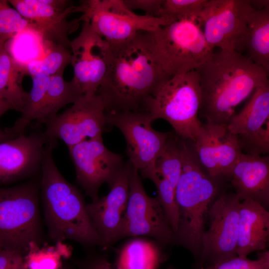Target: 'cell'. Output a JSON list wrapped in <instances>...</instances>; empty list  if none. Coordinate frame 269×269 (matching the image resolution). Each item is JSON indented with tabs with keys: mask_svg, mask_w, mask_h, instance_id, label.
I'll return each instance as SVG.
<instances>
[{
	"mask_svg": "<svg viewBox=\"0 0 269 269\" xmlns=\"http://www.w3.org/2000/svg\"><path fill=\"white\" fill-rule=\"evenodd\" d=\"M110 45L108 71L96 94L106 113L143 112L147 100L170 78L156 59L151 32Z\"/></svg>",
	"mask_w": 269,
	"mask_h": 269,
	"instance_id": "6da1fadb",
	"label": "cell"
},
{
	"mask_svg": "<svg viewBox=\"0 0 269 269\" xmlns=\"http://www.w3.org/2000/svg\"><path fill=\"white\" fill-rule=\"evenodd\" d=\"M195 70L201 92L199 114L212 124L227 125L236 107L258 87L269 82L264 69L236 51L214 52Z\"/></svg>",
	"mask_w": 269,
	"mask_h": 269,
	"instance_id": "7a4b0ae2",
	"label": "cell"
},
{
	"mask_svg": "<svg viewBox=\"0 0 269 269\" xmlns=\"http://www.w3.org/2000/svg\"><path fill=\"white\" fill-rule=\"evenodd\" d=\"M57 141L44 147L41 164L39 197L49 238L55 243L66 240L84 247L101 246L80 191L58 170L53 157Z\"/></svg>",
	"mask_w": 269,
	"mask_h": 269,
	"instance_id": "3957f363",
	"label": "cell"
},
{
	"mask_svg": "<svg viewBox=\"0 0 269 269\" xmlns=\"http://www.w3.org/2000/svg\"><path fill=\"white\" fill-rule=\"evenodd\" d=\"M181 152V172L175 189L179 221L173 241L194 255H201L206 217L218 194L219 187L216 179L210 176L201 164L191 145H183Z\"/></svg>",
	"mask_w": 269,
	"mask_h": 269,
	"instance_id": "277c9868",
	"label": "cell"
},
{
	"mask_svg": "<svg viewBox=\"0 0 269 269\" xmlns=\"http://www.w3.org/2000/svg\"><path fill=\"white\" fill-rule=\"evenodd\" d=\"M40 179V173L13 186H0V250L24 256L32 243H43Z\"/></svg>",
	"mask_w": 269,
	"mask_h": 269,
	"instance_id": "5b68a950",
	"label": "cell"
},
{
	"mask_svg": "<svg viewBox=\"0 0 269 269\" xmlns=\"http://www.w3.org/2000/svg\"><path fill=\"white\" fill-rule=\"evenodd\" d=\"M199 76L196 70L173 76L145 102L143 112L152 121L163 119L179 137L193 141L201 127Z\"/></svg>",
	"mask_w": 269,
	"mask_h": 269,
	"instance_id": "8992f818",
	"label": "cell"
},
{
	"mask_svg": "<svg viewBox=\"0 0 269 269\" xmlns=\"http://www.w3.org/2000/svg\"><path fill=\"white\" fill-rule=\"evenodd\" d=\"M151 34L156 59L170 78L195 70L214 53L196 19L175 20Z\"/></svg>",
	"mask_w": 269,
	"mask_h": 269,
	"instance_id": "52a82bcc",
	"label": "cell"
},
{
	"mask_svg": "<svg viewBox=\"0 0 269 269\" xmlns=\"http://www.w3.org/2000/svg\"><path fill=\"white\" fill-rule=\"evenodd\" d=\"M82 21L87 20L93 29L110 45L126 41L140 31L153 32L173 21L139 15L129 9L123 0H83L75 6Z\"/></svg>",
	"mask_w": 269,
	"mask_h": 269,
	"instance_id": "ba28073f",
	"label": "cell"
},
{
	"mask_svg": "<svg viewBox=\"0 0 269 269\" xmlns=\"http://www.w3.org/2000/svg\"><path fill=\"white\" fill-rule=\"evenodd\" d=\"M250 0H208L198 19L212 49L241 53L244 50Z\"/></svg>",
	"mask_w": 269,
	"mask_h": 269,
	"instance_id": "9c48e42d",
	"label": "cell"
},
{
	"mask_svg": "<svg viewBox=\"0 0 269 269\" xmlns=\"http://www.w3.org/2000/svg\"><path fill=\"white\" fill-rule=\"evenodd\" d=\"M139 236L153 238L163 244L173 241V232L157 198L150 197L146 194L138 170L132 166L129 199L118 240Z\"/></svg>",
	"mask_w": 269,
	"mask_h": 269,
	"instance_id": "30bf717a",
	"label": "cell"
},
{
	"mask_svg": "<svg viewBox=\"0 0 269 269\" xmlns=\"http://www.w3.org/2000/svg\"><path fill=\"white\" fill-rule=\"evenodd\" d=\"M107 125L119 129L126 141L129 161L140 171L154 168L156 159L165 148L170 133L154 130L144 112L106 113Z\"/></svg>",
	"mask_w": 269,
	"mask_h": 269,
	"instance_id": "8fae6325",
	"label": "cell"
},
{
	"mask_svg": "<svg viewBox=\"0 0 269 269\" xmlns=\"http://www.w3.org/2000/svg\"><path fill=\"white\" fill-rule=\"evenodd\" d=\"M72 106L58 114L46 126L51 140H62L69 147L87 139L102 137L106 123V108L96 94H83Z\"/></svg>",
	"mask_w": 269,
	"mask_h": 269,
	"instance_id": "7c38bea8",
	"label": "cell"
},
{
	"mask_svg": "<svg viewBox=\"0 0 269 269\" xmlns=\"http://www.w3.org/2000/svg\"><path fill=\"white\" fill-rule=\"evenodd\" d=\"M68 148L78 184L92 201L97 200L101 186H110L123 168V157L108 149L103 137L87 139Z\"/></svg>",
	"mask_w": 269,
	"mask_h": 269,
	"instance_id": "4fadbf2b",
	"label": "cell"
},
{
	"mask_svg": "<svg viewBox=\"0 0 269 269\" xmlns=\"http://www.w3.org/2000/svg\"><path fill=\"white\" fill-rule=\"evenodd\" d=\"M241 202L235 193H223L210 207L209 227L202 236L201 255L213 264L237 256Z\"/></svg>",
	"mask_w": 269,
	"mask_h": 269,
	"instance_id": "5bb4252c",
	"label": "cell"
},
{
	"mask_svg": "<svg viewBox=\"0 0 269 269\" xmlns=\"http://www.w3.org/2000/svg\"><path fill=\"white\" fill-rule=\"evenodd\" d=\"M82 22L79 34L70 43L72 79L83 94H96L108 71L111 47L87 20Z\"/></svg>",
	"mask_w": 269,
	"mask_h": 269,
	"instance_id": "9a60e30c",
	"label": "cell"
},
{
	"mask_svg": "<svg viewBox=\"0 0 269 269\" xmlns=\"http://www.w3.org/2000/svg\"><path fill=\"white\" fill-rule=\"evenodd\" d=\"M23 18L34 24L45 41L70 50L68 36L78 28L80 17L69 20L75 6L68 0H8Z\"/></svg>",
	"mask_w": 269,
	"mask_h": 269,
	"instance_id": "2e32d148",
	"label": "cell"
},
{
	"mask_svg": "<svg viewBox=\"0 0 269 269\" xmlns=\"http://www.w3.org/2000/svg\"><path fill=\"white\" fill-rule=\"evenodd\" d=\"M51 140L44 131L37 128L0 143V186L39 175L44 147Z\"/></svg>",
	"mask_w": 269,
	"mask_h": 269,
	"instance_id": "e0dca14e",
	"label": "cell"
},
{
	"mask_svg": "<svg viewBox=\"0 0 269 269\" xmlns=\"http://www.w3.org/2000/svg\"><path fill=\"white\" fill-rule=\"evenodd\" d=\"M227 128L248 154L269 151V84L258 87L244 108L229 119Z\"/></svg>",
	"mask_w": 269,
	"mask_h": 269,
	"instance_id": "ac0fdd59",
	"label": "cell"
},
{
	"mask_svg": "<svg viewBox=\"0 0 269 269\" xmlns=\"http://www.w3.org/2000/svg\"><path fill=\"white\" fill-rule=\"evenodd\" d=\"M192 142L199 162L210 176L230 177L242 152L237 136L227 125L202 124Z\"/></svg>",
	"mask_w": 269,
	"mask_h": 269,
	"instance_id": "d6986e66",
	"label": "cell"
},
{
	"mask_svg": "<svg viewBox=\"0 0 269 269\" xmlns=\"http://www.w3.org/2000/svg\"><path fill=\"white\" fill-rule=\"evenodd\" d=\"M132 166L129 161L125 163L110 186L108 194L86 205L87 212L100 238L101 246L108 247L118 241L129 199Z\"/></svg>",
	"mask_w": 269,
	"mask_h": 269,
	"instance_id": "ffe728a7",
	"label": "cell"
},
{
	"mask_svg": "<svg viewBox=\"0 0 269 269\" xmlns=\"http://www.w3.org/2000/svg\"><path fill=\"white\" fill-rule=\"evenodd\" d=\"M231 184L241 201H269V157L242 152L232 171Z\"/></svg>",
	"mask_w": 269,
	"mask_h": 269,
	"instance_id": "44dd1931",
	"label": "cell"
},
{
	"mask_svg": "<svg viewBox=\"0 0 269 269\" xmlns=\"http://www.w3.org/2000/svg\"><path fill=\"white\" fill-rule=\"evenodd\" d=\"M269 237V212L263 205L251 199L241 201L239 210L237 255L247 257L264 250Z\"/></svg>",
	"mask_w": 269,
	"mask_h": 269,
	"instance_id": "7402d4cb",
	"label": "cell"
},
{
	"mask_svg": "<svg viewBox=\"0 0 269 269\" xmlns=\"http://www.w3.org/2000/svg\"><path fill=\"white\" fill-rule=\"evenodd\" d=\"M7 40L0 39V97L11 110L21 112L28 98L22 87L25 73L22 65L17 63L5 47Z\"/></svg>",
	"mask_w": 269,
	"mask_h": 269,
	"instance_id": "603a6c76",
	"label": "cell"
},
{
	"mask_svg": "<svg viewBox=\"0 0 269 269\" xmlns=\"http://www.w3.org/2000/svg\"><path fill=\"white\" fill-rule=\"evenodd\" d=\"M246 56L269 73V8L254 10L247 20Z\"/></svg>",
	"mask_w": 269,
	"mask_h": 269,
	"instance_id": "cb8c5ba5",
	"label": "cell"
},
{
	"mask_svg": "<svg viewBox=\"0 0 269 269\" xmlns=\"http://www.w3.org/2000/svg\"><path fill=\"white\" fill-rule=\"evenodd\" d=\"M83 95L77 84L72 79L64 80L63 75L50 77L43 99L38 125L46 126L65 106L73 104Z\"/></svg>",
	"mask_w": 269,
	"mask_h": 269,
	"instance_id": "d4e9b609",
	"label": "cell"
},
{
	"mask_svg": "<svg viewBox=\"0 0 269 269\" xmlns=\"http://www.w3.org/2000/svg\"><path fill=\"white\" fill-rule=\"evenodd\" d=\"M160 259L155 245L145 240L134 239L123 247L116 266L121 269H157Z\"/></svg>",
	"mask_w": 269,
	"mask_h": 269,
	"instance_id": "484cf974",
	"label": "cell"
},
{
	"mask_svg": "<svg viewBox=\"0 0 269 269\" xmlns=\"http://www.w3.org/2000/svg\"><path fill=\"white\" fill-rule=\"evenodd\" d=\"M71 253L69 246L64 242H57L54 246L44 244L41 246L32 243L24 256L27 269H60L62 259L68 257Z\"/></svg>",
	"mask_w": 269,
	"mask_h": 269,
	"instance_id": "4316f807",
	"label": "cell"
},
{
	"mask_svg": "<svg viewBox=\"0 0 269 269\" xmlns=\"http://www.w3.org/2000/svg\"><path fill=\"white\" fill-rule=\"evenodd\" d=\"M71 51L64 47L53 43L42 58L22 66L25 75L51 77L63 75L66 67L70 64Z\"/></svg>",
	"mask_w": 269,
	"mask_h": 269,
	"instance_id": "83f0119b",
	"label": "cell"
},
{
	"mask_svg": "<svg viewBox=\"0 0 269 269\" xmlns=\"http://www.w3.org/2000/svg\"><path fill=\"white\" fill-rule=\"evenodd\" d=\"M182 158L179 136L170 132L164 149L156 159L154 171L175 189L182 169Z\"/></svg>",
	"mask_w": 269,
	"mask_h": 269,
	"instance_id": "f1b7e54d",
	"label": "cell"
},
{
	"mask_svg": "<svg viewBox=\"0 0 269 269\" xmlns=\"http://www.w3.org/2000/svg\"><path fill=\"white\" fill-rule=\"evenodd\" d=\"M139 172L143 178L150 179L155 185L158 193L156 198L174 234L177 230L179 221V208L175 189L167 180L156 173L153 168L144 169Z\"/></svg>",
	"mask_w": 269,
	"mask_h": 269,
	"instance_id": "f546056e",
	"label": "cell"
},
{
	"mask_svg": "<svg viewBox=\"0 0 269 269\" xmlns=\"http://www.w3.org/2000/svg\"><path fill=\"white\" fill-rule=\"evenodd\" d=\"M208 0H163L159 17L171 21L198 19Z\"/></svg>",
	"mask_w": 269,
	"mask_h": 269,
	"instance_id": "4dcf8cb0",
	"label": "cell"
},
{
	"mask_svg": "<svg viewBox=\"0 0 269 269\" xmlns=\"http://www.w3.org/2000/svg\"><path fill=\"white\" fill-rule=\"evenodd\" d=\"M26 29L38 32L36 26L11 7L7 0H0V39L7 41Z\"/></svg>",
	"mask_w": 269,
	"mask_h": 269,
	"instance_id": "1f68e13d",
	"label": "cell"
},
{
	"mask_svg": "<svg viewBox=\"0 0 269 269\" xmlns=\"http://www.w3.org/2000/svg\"><path fill=\"white\" fill-rule=\"evenodd\" d=\"M200 269H269V252L262 253L256 260L237 256Z\"/></svg>",
	"mask_w": 269,
	"mask_h": 269,
	"instance_id": "d6a6232c",
	"label": "cell"
},
{
	"mask_svg": "<svg viewBox=\"0 0 269 269\" xmlns=\"http://www.w3.org/2000/svg\"><path fill=\"white\" fill-rule=\"evenodd\" d=\"M127 7L132 11L140 9L144 14L159 17V12L163 0H123Z\"/></svg>",
	"mask_w": 269,
	"mask_h": 269,
	"instance_id": "836d02e7",
	"label": "cell"
},
{
	"mask_svg": "<svg viewBox=\"0 0 269 269\" xmlns=\"http://www.w3.org/2000/svg\"><path fill=\"white\" fill-rule=\"evenodd\" d=\"M0 269H27L20 253L0 250Z\"/></svg>",
	"mask_w": 269,
	"mask_h": 269,
	"instance_id": "e575fe53",
	"label": "cell"
},
{
	"mask_svg": "<svg viewBox=\"0 0 269 269\" xmlns=\"http://www.w3.org/2000/svg\"><path fill=\"white\" fill-rule=\"evenodd\" d=\"M79 269H121L112 264L105 257L92 255L81 264Z\"/></svg>",
	"mask_w": 269,
	"mask_h": 269,
	"instance_id": "d590c367",
	"label": "cell"
},
{
	"mask_svg": "<svg viewBox=\"0 0 269 269\" xmlns=\"http://www.w3.org/2000/svg\"><path fill=\"white\" fill-rule=\"evenodd\" d=\"M251 4L254 8L255 6L256 10H260L265 8H269V0H250Z\"/></svg>",
	"mask_w": 269,
	"mask_h": 269,
	"instance_id": "8d00e7d4",
	"label": "cell"
},
{
	"mask_svg": "<svg viewBox=\"0 0 269 269\" xmlns=\"http://www.w3.org/2000/svg\"><path fill=\"white\" fill-rule=\"evenodd\" d=\"M17 135L9 134L5 132L3 130H0V143L8 141L16 137Z\"/></svg>",
	"mask_w": 269,
	"mask_h": 269,
	"instance_id": "74e56055",
	"label": "cell"
},
{
	"mask_svg": "<svg viewBox=\"0 0 269 269\" xmlns=\"http://www.w3.org/2000/svg\"><path fill=\"white\" fill-rule=\"evenodd\" d=\"M11 110L9 105L0 97V119L8 111ZM0 126V130H1Z\"/></svg>",
	"mask_w": 269,
	"mask_h": 269,
	"instance_id": "f35d334b",
	"label": "cell"
},
{
	"mask_svg": "<svg viewBox=\"0 0 269 269\" xmlns=\"http://www.w3.org/2000/svg\"><path fill=\"white\" fill-rule=\"evenodd\" d=\"M60 269H70L63 265L62 268Z\"/></svg>",
	"mask_w": 269,
	"mask_h": 269,
	"instance_id": "ab89813d",
	"label": "cell"
},
{
	"mask_svg": "<svg viewBox=\"0 0 269 269\" xmlns=\"http://www.w3.org/2000/svg\"><path fill=\"white\" fill-rule=\"evenodd\" d=\"M166 269H173V268H171V267H169V268H167Z\"/></svg>",
	"mask_w": 269,
	"mask_h": 269,
	"instance_id": "60d3db41",
	"label": "cell"
}]
</instances>
